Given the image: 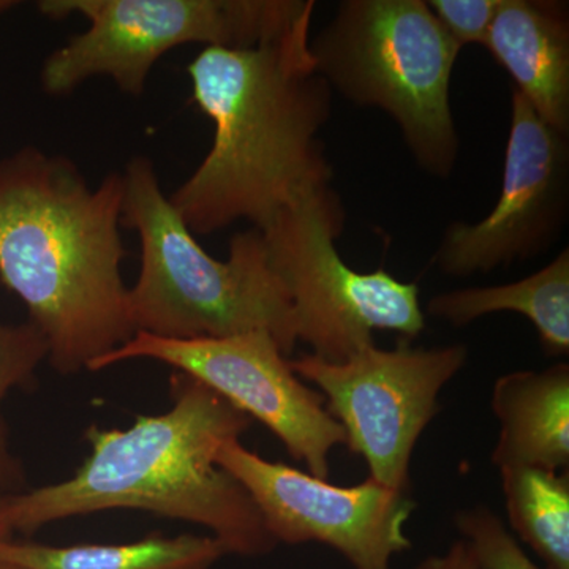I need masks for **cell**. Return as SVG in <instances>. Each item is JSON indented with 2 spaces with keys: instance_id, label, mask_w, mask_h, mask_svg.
Instances as JSON below:
<instances>
[{
  "instance_id": "obj_17",
  "label": "cell",
  "mask_w": 569,
  "mask_h": 569,
  "mask_svg": "<svg viewBox=\"0 0 569 569\" xmlns=\"http://www.w3.org/2000/svg\"><path fill=\"white\" fill-rule=\"evenodd\" d=\"M48 355L47 339L31 321H0V493L6 496L26 490V473L11 449L3 403L14 389L32 387L37 370L48 362Z\"/></svg>"
},
{
  "instance_id": "obj_6",
  "label": "cell",
  "mask_w": 569,
  "mask_h": 569,
  "mask_svg": "<svg viewBox=\"0 0 569 569\" xmlns=\"http://www.w3.org/2000/svg\"><path fill=\"white\" fill-rule=\"evenodd\" d=\"M313 0H41L52 21L78 17L89 28L44 59L41 88L51 97L108 77L127 96L141 97L168 51L186 44L246 50L282 36Z\"/></svg>"
},
{
  "instance_id": "obj_13",
  "label": "cell",
  "mask_w": 569,
  "mask_h": 569,
  "mask_svg": "<svg viewBox=\"0 0 569 569\" xmlns=\"http://www.w3.org/2000/svg\"><path fill=\"white\" fill-rule=\"evenodd\" d=\"M498 437L493 466L568 471L569 365L498 377L490 397Z\"/></svg>"
},
{
  "instance_id": "obj_11",
  "label": "cell",
  "mask_w": 569,
  "mask_h": 569,
  "mask_svg": "<svg viewBox=\"0 0 569 569\" xmlns=\"http://www.w3.org/2000/svg\"><path fill=\"white\" fill-rule=\"evenodd\" d=\"M568 203V134L542 121L512 89L497 203L479 222L449 224L432 263L445 276L466 279L529 260L559 238Z\"/></svg>"
},
{
  "instance_id": "obj_10",
  "label": "cell",
  "mask_w": 569,
  "mask_h": 569,
  "mask_svg": "<svg viewBox=\"0 0 569 569\" xmlns=\"http://www.w3.org/2000/svg\"><path fill=\"white\" fill-rule=\"evenodd\" d=\"M246 489L277 545L318 542L339 552L353 569H391L411 548L406 523L417 503L410 493L372 478L356 486L331 485L283 462L261 458L241 440L227 441L216 456Z\"/></svg>"
},
{
  "instance_id": "obj_15",
  "label": "cell",
  "mask_w": 569,
  "mask_h": 569,
  "mask_svg": "<svg viewBox=\"0 0 569 569\" xmlns=\"http://www.w3.org/2000/svg\"><path fill=\"white\" fill-rule=\"evenodd\" d=\"M227 556L208 535H151L126 545L48 546L32 541L0 545V561L28 569H211Z\"/></svg>"
},
{
  "instance_id": "obj_7",
  "label": "cell",
  "mask_w": 569,
  "mask_h": 569,
  "mask_svg": "<svg viewBox=\"0 0 569 569\" xmlns=\"http://www.w3.org/2000/svg\"><path fill=\"white\" fill-rule=\"evenodd\" d=\"M343 227L342 201L328 186L298 198L260 230L293 306L299 342L329 362L373 346L376 331L411 340L426 329L418 284L385 269L350 268L336 246Z\"/></svg>"
},
{
  "instance_id": "obj_1",
  "label": "cell",
  "mask_w": 569,
  "mask_h": 569,
  "mask_svg": "<svg viewBox=\"0 0 569 569\" xmlns=\"http://www.w3.org/2000/svg\"><path fill=\"white\" fill-rule=\"evenodd\" d=\"M313 13L258 47L203 48L187 66L192 103L211 119L213 140L168 198L194 236L239 220L263 230L298 198L331 186L320 132L332 89L310 50Z\"/></svg>"
},
{
  "instance_id": "obj_19",
  "label": "cell",
  "mask_w": 569,
  "mask_h": 569,
  "mask_svg": "<svg viewBox=\"0 0 569 569\" xmlns=\"http://www.w3.org/2000/svg\"><path fill=\"white\" fill-rule=\"evenodd\" d=\"M427 6L462 51L468 44H485L501 0H429Z\"/></svg>"
},
{
  "instance_id": "obj_4",
  "label": "cell",
  "mask_w": 569,
  "mask_h": 569,
  "mask_svg": "<svg viewBox=\"0 0 569 569\" xmlns=\"http://www.w3.org/2000/svg\"><path fill=\"white\" fill-rule=\"evenodd\" d=\"M122 228L140 239V272L129 290L134 332L170 340L264 331L293 353V306L272 271L263 234L236 233L227 260L211 257L164 194L156 164L134 156L122 171Z\"/></svg>"
},
{
  "instance_id": "obj_5",
  "label": "cell",
  "mask_w": 569,
  "mask_h": 569,
  "mask_svg": "<svg viewBox=\"0 0 569 569\" xmlns=\"http://www.w3.org/2000/svg\"><path fill=\"white\" fill-rule=\"evenodd\" d=\"M310 50L332 91L387 112L421 170L452 173L459 134L451 78L460 50L426 0H343Z\"/></svg>"
},
{
  "instance_id": "obj_18",
  "label": "cell",
  "mask_w": 569,
  "mask_h": 569,
  "mask_svg": "<svg viewBox=\"0 0 569 569\" xmlns=\"http://www.w3.org/2000/svg\"><path fill=\"white\" fill-rule=\"evenodd\" d=\"M452 520L479 569H546L531 560L496 512L485 505L460 509Z\"/></svg>"
},
{
  "instance_id": "obj_16",
  "label": "cell",
  "mask_w": 569,
  "mask_h": 569,
  "mask_svg": "<svg viewBox=\"0 0 569 569\" xmlns=\"http://www.w3.org/2000/svg\"><path fill=\"white\" fill-rule=\"evenodd\" d=\"M509 529L546 569H569V475L537 467L500 468Z\"/></svg>"
},
{
  "instance_id": "obj_23",
  "label": "cell",
  "mask_w": 569,
  "mask_h": 569,
  "mask_svg": "<svg viewBox=\"0 0 569 569\" xmlns=\"http://www.w3.org/2000/svg\"><path fill=\"white\" fill-rule=\"evenodd\" d=\"M0 569H28L20 567V565L7 563V561H0Z\"/></svg>"
},
{
  "instance_id": "obj_3",
  "label": "cell",
  "mask_w": 569,
  "mask_h": 569,
  "mask_svg": "<svg viewBox=\"0 0 569 569\" xmlns=\"http://www.w3.org/2000/svg\"><path fill=\"white\" fill-rule=\"evenodd\" d=\"M170 410L140 415L129 429L91 426V455L58 485L6 496L11 531L32 535L58 520L140 509L211 530L227 556L263 557L277 548L252 498L216 463L227 441L253 419L194 378H170Z\"/></svg>"
},
{
  "instance_id": "obj_20",
  "label": "cell",
  "mask_w": 569,
  "mask_h": 569,
  "mask_svg": "<svg viewBox=\"0 0 569 569\" xmlns=\"http://www.w3.org/2000/svg\"><path fill=\"white\" fill-rule=\"evenodd\" d=\"M417 569H479L468 550L463 539L452 542L447 552L441 556L426 557L419 561Z\"/></svg>"
},
{
  "instance_id": "obj_9",
  "label": "cell",
  "mask_w": 569,
  "mask_h": 569,
  "mask_svg": "<svg viewBox=\"0 0 569 569\" xmlns=\"http://www.w3.org/2000/svg\"><path fill=\"white\" fill-rule=\"evenodd\" d=\"M133 359H152L200 381L268 427L291 458L306 463L310 475L329 478V455L346 445V433L329 415L323 396L296 376L268 332L194 340L134 332L132 339L97 361L91 372Z\"/></svg>"
},
{
  "instance_id": "obj_12",
  "label": "cell",
  "mask_w": 569,
  "mask_h": 569,
  "mask_svg": "<svg viewBox=\"0 0 569 569\" xmlns=\"http://www.w3.org/2000/svg\"><path fill=\"white\" fill-rule=\"evenodd\" d=\"M482 47L539 118L569 134L568 3L501 0Z\"/></svg>"
},
{
  "instance_id": "obj_8",
  "label": "cell",
  "mask_w": 569,
  "mask_h": 569,
  "mask_svg": "<svg viewBox=\"0 0 569 569\" xmlns=\"http://www.w3.org/2000/svg\"><path fill=\"white\" fill-rule=\"evenodd\" d=\"M468 348H422L397 340L376 343L342 362L309 353L290 361L302 381L318 388L329 415L346 433V447L366 460L373 481L410 493L415 448L440 413V392L463 366Z\"/></svg>"
},
{
  "instance_id": "obj_2",
  "label": "cell",
  "mask_w": 569,
  "mask_h": 569,
  "mask_svg": "<svg viewBox=\"0 0 569 569\" xmlns=\"http://www.w3.org/2000/svg\"><path fill=\"white\" fill-rule=\"evenodd\" d=\"M122 200L121 171L91 187L69 157L37 146L0 159V283L21 299L63 377L91 372L134 335Z\"/></svg>"
},
{
  "instance_id": "obj_21",
  "label": "cell",
  "mask_w": 569,
  "mask_h": 569,
  "mask_svg": "<svg viewBox=\"0 0 569 569\" xmlns=\"http://www.w3.org/2000/svg\"><path fill=\"white\" fill-rule=\"evenodd\" d=\"M11 538H13V531L6 518V493H0V545Z\"/></svg>"
},
{
  "instance_id": "obj_22",
  "label": "cell",
  "mask_w": 569,
  "mask_h": 569,
  "mask_svg": "<svg viewBox=\"0 0 569 569\" xmlns=\"http://www.w3.org/2000/svg\"><path fill=\"white\" fill-rule=\"evenodd\" d=\"M18 6V2H14V0H0V14L6 13V11H9L11 9H14V7Z\"/></svg>"
},
{
  "instance_id": "obj_14",
  "label": "cell",
  "mask_w": 569,
  "mask_h": 569,
  "mask_svg": "<svg viewBox=\"0 0 569 569\" xmlns=\"http://www.w3.org/2000/svg\"><path fill=\"white\" fill-rule=\"evenodd\" d=\"M427 313L462 328L478 318L515 312L537 329L539 346L553 358L569 353V249L518 282L460 288L433 296Z\"/></svg>"
}]
</instances>
